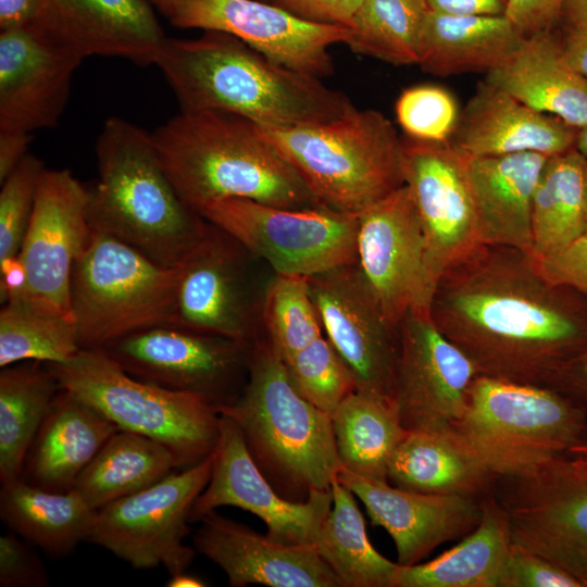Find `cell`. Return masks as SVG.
Returning a JSON list of instances; mask_svg holds the SVG:
<instances>
[{"mask_svg": "<svg viewBox=\"0 0 587 587\" xmlns=\"http://www.w3.org/2000/svg\"><path fill=\"white\" fill-rule=\"evenodd\" d=\"M429 316L479 375L551 388L587 346V297L548 280L515 248L480 245L450 266Z\"/></svg>", "mask_w": 587, "mask_h": 587, "instance_id": "1", "label": "cell"}, {"mask_svg": "<svg viewBox=\"0 0 587 587\" xmlns=\"http://www.w3.org/2000/svg\"><path fill=\"white\" fill-rule=\"evenodd\" d=\"M155 65L184 112L223 111L262 126L291 127L330 122L355 108L321 78L275 63L223 32L166 37Z\"/></svg>", "mask_w": 587, "mask_h": 587, "instance_id": "2", "label": "cell"}, {"mask_svg": "<svg viewBox=\"0 0 587 587\" xmlns=\"http://www.w3.org/2000/svg\"><path fill=\"white\" fill-rule=\"evenodd\" d=\"M152 138L175 190L198 214L209 202L230 198L289 209L321 205L255 123L245 117L180 111Z\"/></svg>", "mask_w": 587, "mask_h": 587, "instance_id": "3", "label": "cell"}, {"mask_svg": "<svg viewBox=\"0 0 587 587\" xmlns=\"http://www.w3.org/2000/svg\"><path fill=\"white\" fill-rule=\"evenodd\" d=\"M96 155L99 178L88 188L92 230L115 237L164 266L177 267L202 236L207 220L178 196L152 134L110 117L98 136Z\"/></svg>", "mask_w": 587, "mask_h": 587, "instance_id": "4", "label": "cell"}, {"mask_svg": "<svg viewBox=\"0 0 587 587\" xmlns=\"http://www.w3.org/2000/svg\"><path fill=\"white\" fill-rule=\"evenodd\" d=\"M218 412L236 423L260 471L290 501L330 489L342 469L332 416L301 395L266 335L252 345L242 392Z\"/></svg>", "mask_w": 587, "mask_h": 587, "instance_id": "5", "label": "cell"}, {"mask_svg": "<svg viewBox=\"0 0 587 587\" xmlns=\"http://www.w3.org/2000/svg\"><path fill=\"white\" fill-rule=\"evenodd\" d=\"M316 201L359 216L404 185L402 138L379 111L354 108L326 123L255 124Z\"/></svg>", "mask_w": 587, "mask_h": 587, "instance_id": "6", "label": "cell"}, {"mask_svg": "<svg viewBox=\"0 0 587 587\" xmlns=\"http://www.w3.org/2000/svg\"><path fill=\"white\" fill-rule=\"evenodd\" d=\"M451 428L499 479L570 452L587 433V411L553 388L478 375Z\"/></svg>", "mask_w": 587, "mask_h": 587, "instance_id": "7", "label": "cell"}, {"mask_svg": "<svg viewBox=\"0 0 587 587\" xmlns=\"http://www.w3.org/2000/svg\"><path fill=\"white\" fill-rule=\"evenodd\" d=\"M61 389L92 405L122 430L166 446L179 469L216 448L220 412L199 396L171 390L125 372L102 349H80L64 363H47Z\"/></svg>", "mask_w": 587, "mask_h": 587, "instance_id": "8", "label": "cell"}, {"mask_svg": "<svg viewBox=\"0 0 587 587\" xmlns=\"http://www.w3.org/2000/svg\"><path fill=\"white\" fill-rule=\"evenodd\" d=\"M178 268L164 266L110 235L92 230L71 277V313L82 349L173 324Z\"/></svg>", "mask_w": 587, "mask_h": 587, "instance_id": "9", "label": "cell"}, {"mask_svg": "<svg viewBox=\"0 0 587 587\" xmlns=\"http://www.w3.org/2000/svg\"><path fill=\"white\" fill-rule=\"evenodd\" d=\"M177 268L173 325L250 345L265 335L264 298L276 273L235 237L207 221Z\"/></svg>", "mask_w": 587, "mask_h": 587, "instance_id": "10", "label": "cell"}, {"mask_svg": "<svg viewBox=\"0 0 587 587\" xmlns=\"http://www.w3.org/2000/svg\"><path fill=\"white\" fill-rule=\"evenodd\" d=\"M495 496L513 546L541 555L587 587V454L566 452L500 477Z\"/></svg>", "mask_w": 587, "mask_h": 587, "instance_id": "11", "label": "cell"}, {"mask_svg": "<svg viewBox=\"0 0 587 587\" xmlns=\"http://www.w3.org/2000/svg\"><path fill=\"white\" fill-rule=\"evenodd\" d=\"M199 214L276 274L311 277L357 261L358 216L323 205L289 209L230 198L209 202Z\"/></svg>", "mask_w": 587, "mask_h": 587, "instance_id": "12", "label": "cell"}, {"mask_svg": "<svg viewBox=\"0 0 587 587\" xmlns=\"http://www.w3.org/2000/svg\"><path fill=\"white\" fill-rule=\"evenodd\" d=\"M213 453L150 487L97 510L88 537L134 569L163 566L170 576L187 571L196 550L184 544L189 515L207 487Z\"/></svg>", "mask_w": 587, "mask_h": 587, "instance_id": "13", "label": "cell"}, {"mask_svg": "<svg viewBox=\"0 0 587 587\" xmlns=\"http://www.w3.org/2000/svg\"><path fill=\"white\" fill-rule=\"evenodd\" d=\"M101 349L132 376L199 396L218 411L242 392L252 345L165 324L129 334Z\"/></svg>", "mask_w": 587, "mask_h": 587, "instance_id": "14", "label": "cell"}, {"mask_svg": "<svg viewBox=\"0 0 587 587\" xmlns=\"http://www.w3.org/2000/svg\"><path fill=\"white\" fill-rule=\"evenodd\" d=\"M88 203V188L70 170L45 168L18 253L25 283L10 301L72 319V270L92 236Z\"/></svg>", "mask_w": 587, "mask_h": 587, "instance_id": "15", "label": "cell"}, {"mask_svg": "<svg viewBox=\"0 0 587 587\" xmlns=\"http://www.w3.org/2000/svg\"><path fill=\"white\" fill-rule=\"evenodd\" d=\"M402 163L424 236V302L429 313L442 274L483 243L465 157L449 141L404 137Z\"/></svg>", "mask_w": 587, "mask_h": 587, "instance_id": "16", "label": "cell"}, {"mask_svg": "<svg viewBox=\"0 0 587 587\" xmlns=\"http://www.w3.org/2000/svg\"><path fill=\"white\" fill-rule=\"evenodd\" d=\"M308 282L323 334L349 367L355 390L391 400L400 326L386 319L357 261Z\"/></svg>", "mask_w": 587, "mask_h": 587, "instance_id": "17", "label": "cell"}, {"mask_svg": "<svg viewBox=\"0 0 587 587\" xmlns=\"http://www.w3.org/2000/svg\"><path fill=\"white\" fill-rule=\"evenodd\" d=\"M478 375L472 360L428 313L411 310L404 316L391 400L407 432L450 429L463 414Z\"/></svg>", "mask_w": 587, "mask_h": 587, "instance_id": "18", "label": "cell"}, {"mask_svg": "<svg viewBox=\"0 0 587 587\" xmlns=\"http://www.w3.org/2000/svg\"><path fill=\"white\" fill-rule=\"evenodd\" d=\"M168 21L229 34L275 63L321 79L334 72L329 47L349 37L348 26L309 22L261 0H183Z\"/></svg>", "mask_w": 587, "mask_h": 587, "instance_id": "19", "label": "cell"}, {"mask_svg": "<svg viewBox=\"0 0 587 587\" xmlns=\"http://www.w3.org/2000/svg\"><path fill=\"white\" fill-rule=\"evenodd\" d=\"M237 507L262 520L267 535L289 545H314L333 505L332 488L316 490L304 502L282 497L253 461L241 432L221 414L210 480L195 501L189 522H199L220 507Z\"/></svg>", "mask_w": 587, "mask_h": 587, "instance_id": "20", "label": "cell"}, {"mask_svg": "<svg viewBox=\"0 0 587 587\" xmlns=\"http://www.w3.org/2000/svg\"><path fill=\"white\" fill-rule=\"evenodd\" d=\"M358 218L357 263L386 319L399 327L411 310L428 313L425 242L409 187L402 185Z\"/></svg>", "mask_w": 587, "mask_h": 587, "instance_id": "21", "label": "cell"}, {"mask_svg": "<svg viewBox=\"0 0 587 587\" xmlns=\"http://www.w3.org/2000/svg\"><path fill=\"white\" fill-rule=\"evenodd\" d=\"M85 58L40 26L0 32V132L54 127Z\"/></svg>", "mask_w": 587, "mask_h": 587, "instance_id": "22", "label": "cell"}, {"mask_svg": "<svg viewBox=\"0 0 587 587\" xmlns=\"http://www.w3.org/2000/svg\"><path fill=\"white\" fill-rule=\"evenodd\" d=\"M336 478L361 500L372 523L390 535L400 565L419 563L438 546L462 539L480 522L482 499L407 490L345 469Z\"/></svg>", "mask_w": 587, "mask_h": 587, "instance_id": "23", "label": "cell"}, {"mask_svg": "<svg viewBox=\"0 0 587 587\" xmlns=\"http://www.w3.org/2000/svg\"><path fill=\"white\" fill-rule=\"evenodd\" d=\"M193 548L226 574L233 587H342L313 545H289L216 511L204 515Z\"/></svg>", "mask_w": 587, "mask_h": 587, "instance_id": "24", "label": "cell"}, {"mask_svg": "<svg viewBox=\"0 0 587 587\" xmlns=\"http://www.w3.org/2000/svg\"><path fill=\"white\" fill-rule=\"evenodd\" d=\"M577 132L485 80L460 113L449 142L465 157L523 152L553 157L575 148Z\"/></svg>", "mask_w": 587, "mask_h": 587, "instance_id": "25", "label": "cell"}, {"mask_svg": "<svg viewBox=\"0 0 587 587\" xmlns=\"http://www.w3.org/2000/svg\"><path fill=\"white\" fill-rule=\"evenodd\" d=\"M43 27L84 58H124L155 64L166 39L147 0H47Z\"/></svg>", "mask_w": 587, "mask_h": 587, "instance_id": "26", "label": "cell"}, {"mask_svg": "<svg viewBox=\"0 0 587 587\" xmlns=\"http://www.w3.org/2000/svg\"><path fill=\"white\" fill-rule=\"evenodd\" d=\"M548 158L534 152L465 157L483 245L515 248L532 255L533 198Z\"/></svg>", "mask_w": 587, "mask_h": 587, "instance_id": "27", "label": "cell"}, {"mask_svg": "<svg viewBox=\"0 0 587 587\" xmlns=\"http://www.w3.org/2000/svg\"><path fill=\"white\" fill-rule=\"evenodd\" d=\"M117 430L92 405L61 389L29 447L21 477L42 489L71 490L83 470Z\"/></svg>", "mask_w": 587, "mask_h": 587, "instance_id": "28", "label": "cell"}, {"mask_svg": "<svg viewBox=\"0 0 587 587\" xmlns=\"http://www.w3.org/2000/svg\"><path fill=\"white\" fill-rule=\"evenodd\" d=\"M485 80L577 129L587 125V78L571 66L550 30L525 37Z\"/></svg>", "mask_w": 587, "mask_h": 587, "instance_id": "29", "label": "cell"}, {"mask_svg": "<svg viewBox=\"0 0 587 587\" xmlns=\"http://www.w3.org/2000/svg\"><path fill=\"white\" fill-rule=\"evenodd\" d=\"M497 480L452 428L407 432L387 471V482L398 488L476 499L494 492Z\"/></svg>", "mask_w": 587, "mask_h": 587, "instance_id": "30", "label": "cell"}, {"mask_svg": "<svg viewBox=\"0 0 587 587\" xmlns=\"http://www.w3.org/2000/svg\"><path fill=\"white\" fill-rule=\"evenodd\" d=\"M511 548L508 515L491 492L474 530L426 563L398 564L391 587H500Z\"/></svg>", "mask_w": 587, "mask_h": 587, "instance_id": "31", "label": "cell"}, {"mask_svg": "<svg viewBox=\"0 0 587 587\" xmlns=\"http://www.w3.org/2000/svg\"><path fill=\"white\" fill-rule=\"evenodd\" d=\"M524 38L505 15L460 16L429 10L417 65L437 76L487 74L515 52Z\"/></svg>", "mask_w": 587, "mask_h": 587, "instance_id": "32", "label": "cell"}, {"mask_svg": "<svg viewBox=\"0 0 587 587\" xmlns=\"http://www.w3.org/2000/svg\"><path fill=\"white\" fill-rule=\"evenodd\" d=\"M96 513L74 488L51 491L22 477L1 485L2 521L53 559L66 558L88 540Z\"/></svg>", "mask_w": 587, "mask_h": 587, "instance_id": "33", "label": "cell"}, {"mask_svg": "<svg viewBox=\"0 0 587 587\" xmlns=\"http://www.w3.org/2000/svg\"><path fill=\"white\" fill-rule=\"evenodd\" d=\"M174 469H179V463L166 446L118 429L79 474L74 489L98 510L150 487Z\"/></svg>", "mask_w": 587, "mask_h": 587, "instance_id": "34", "label": "cell"}, {"mask_svg": "<svg viewBox=\"0 0 587 587\" xmlns=\"http://www.w3.org/2000/svg\"><path fill=\"white\" fill-rule=\"evenodd\" d=\"M60 390L47 363L28 360L1 367V485L21 478L29 447Z\"/></svg>", "mask_w": 587, "mask_h": 587, "instance_id": "35", "label": "cell"}, {"mask_svg": "<svg viewBox=\"0 0 587 587\" xmlns=\"http://www.w3.org/2000/svg\"><path fill=\"white\" fill-rule=\"evenodd\" d=\"M332 424L342 469L387 480L390 459L407 434L392 401L355 390L337 405Z\"/></svg>", "mask_w": 587, "mask_h": 587, "instance_id": "36", "label": "cell"}, {"mask_svg": "<svg viewBox=\"0 0 587 587\" xmlns=\"http://www.w3.org/2000/svg\"><path fill=\"white\" fill-rule=\"evenodd\" d=\"M586 158L576 148L549 157L537 183L532 207V255L549 257L587 230L584 208Z\"/></svg>", "mask_w": 587, "mask_h": 587, "instance_id": "37", "label": "cell"}, {"mask_svg": "<svg viewBox=\"0 0 587 587\" xmlns=\"http://www.w3.org/2000/svg\"><path fill=\"white\" fill-rule=\"evenodd\" d=\"M330 488L333 505L313 546L342 587H391L398 563L386 559L370 542L353 492L337 478Z\"/></svg>", "mask_w": 587, "mask_h": 587, "instance_id": "38", "label": "cell"}, {"mask_svg": "<svg viewBox=\"0 0 587 587\" xmlns=\"http://www.w3.org/2000/svg\"><path fill=\"white\" fill-rule=\"evenodd\" d=\"M428 11L426 0H363L348 25L346 45L394 65H417Z\"/></svg>", "mask_w": 587, "mask_h": 587, "instance_id": "39", "label": "cell"}, {"mask_svg": "<svg viewBox=\"0 0 587 587\" xmlns=\"http://www.w3.org/2000/svg\"><path fill=\"white\" fill-rule=\"evenodd\" d=\"M70 317L38 312L9 301L0 310V367L21 361L64 363L80 350Z\"/></svg>", "mask_w": 587, "mask_h": 587, "instance_id": "40", "label": "cell"}, {"mask_svg": "<svg viewBox=\"0 0 587 587\" xmlns=\"http://www.w3.org/2000/svg\"><path fill=\"white\" fill-rule=\"evenodd\" d=\"M263 326L284 361L324 335L308 277L274 275L264 298Z\"/></svg>", "mask_w": 587, "mask_h": 587, "instance_id": "41", "label": "cell"}, {"mask_svg": "<svg viewBox=\"0 0 587 587\" xmlns=\"http://www.w3.org/2000/svg\"><path fill=\"white\" fill-rule=\"evenodd\" d=\"M285 363L301 395L330 416L337 405L355 391L349 367L324 335Z\"/></svg>", "mask_w": 587, "mask_h": 587, "instance_id": "42", "label": "cell"}, {"mask_svg": "<svg viewBox=\"0 0 587 587\" xmlns=\"http://www.w3.org/2000/svg\"><path fill=\"white\" fill-rule=\"evenodd\" d=\"M45 168L41 160L27 153L1 183L0 265L21 251Z\"/></svg>", "mask_w": 587, "mask_h": 587, "instance_id": "43", "label": "cell"}, {"mask_svg": "<svg viewBox=\"0 0 587 587\" xmlns=\"http://www.w3.org/2000/svg\"><path fill=\"white\" fill-rule=\"evenodd\" d=\"M396 116L407 137L448 142L454 134L460 114L450 91L435 85H419L399 96Z\"/></svg>", "mask_w": 587, "mask_h": 587, "instance_id": "44", "label": "cell"}, {"mask_svg": "<svg viewBox=\"0 0 587 587\" xmlns=\"http://www.w3.org/2000/svg\"><path fill=\"white\" fill-rule=\"evenodd\" d=\"M500 587H584L548 559L512 545Z\"/></svg>", "mask_w": 587, "mask_h": 587, "instance_id": "45", "label": "cell"}, {"mask_svg": "<svg viewBox=\"0 0 587 587\" xmlns=\"http://www.w3.org/2000/svg\"><path fill=\"white\" fill-rule=\"evenodd\" d=\"M34 545L17 534L0 537V586L46 587L49 578Z\"/></svg>", "mask_w": 587, "mask_h": 587, "instance_id": "46", "label": "cell"}, {"mask_svg": "<svg viewBox=\"0 0 587 587\" xmlns=\"http://www.w3.org/2000/svg\"><path fill=\"white\" fill-rule=\"evenodd\" d=\"M536 261L548 280L587 297V230L560 251Z\"/></svg>", "mask_w": 587, "mask_h": 587, "instance_id": "47", "label": "cell"}, {"mask_svg": "<svg viewBox=\"0 0 587 587\" xmlns=\"http://www.w3.org/2000/svg\"><path fill=\"white\" fill-rule=\"evenodd\" d=\"M363 0H271L309 22L348 26Z\"/></svg>", "mask_w": 587, "mask_h": 587, "instance_id": "48", "label": "cell"}, {"mask_svg": "<svg viewBox=\"0 0 587 587\" xmlns=\"http://www.w3.org/2000/svg\"><path fill=\"white\" fill-rule=\"evenodd\" d=\"M564 0H508L505 16L525 36L550 30Z\"/></svg>", "mask_w": 587, "mask_h": 587, "instance_id": "49", "label": "cell"}, {"mask_svg": "<svg viewBox=\"0 0 587 587\" xmlns=\"http://www.w3.org/2000/svg\"><path fill=\"white\" fill-rule=\"evenodd\" d=\"M551 388L570 397L587 411V346L564 366Z\"/></svg>", "mask_w": 587, "mask_h": 587, "instance_id": "50", "label": "cell"}, {"mask_svg": "<svg viewBox=\"0 0 587 587\" xmlns=\"http://www.w3.org/2000/svg\"><path fill=\"white\" fill-rule=\"evenodd\" d=\"M46 8L47 0H0V32L37 24Z\"/></svg>", "mask_w": 587, "mask_h": 587, "instance_id": "51", "label": "cell"}, {"mask_svg": "<svg viewBox=\"0 0 587 587\" xmlns=\"http://www.w3.org/2000/svg\"><path fill=\"white\" fill-rule=\"evenodd\" d=\"M433 12L460 15H505L508 0H426Z\"/></svg>", "mask_w": 587, "mask_h": 587, "instance_id": "52", "label": "cell"}, {"mask_svg": "<svg viewBox=\"0 0 587 587\" xmlns=\"http://www.w3.org/2000/svg\"><path fill=\"white\" fill-rule=\"evenodd\" d=\"M30 134L0 132V183L17 166L28 153Z\"/></svg>", "mask_w": 587, "mask_h": 587, "instance_id": "53", "label": "cell"}, {"mask_svg": "<svg viewBox=\"0 0 587 587\" xmlns=\"http://www.w3.org/2000/svg\"><path fill=\"white\" fill-rule=\"evenodd\" d=\"M562 47L571 66L587 78V35L569 32Z\"/></svg>", "mask_w": 587, "mask_h": 587, "instance_id": "54", "label": "cell"}, {"mask_svg": "<svg viewBox=\"0 0 587 587\" xmlns=\"http://www.w3.org/2000/svg\"><path fill=\"white\" fill-rule=\"evenodd\" d=\"M561 18L569 32L587 35V0H564Z\"/></svg>", "mask_w": 587, "mask_h": 587, "instance_id": "55", "label": "cell"}, {"mask_svg": "<svg viewBox=\"0 0 587 587\" xmlns=\"http://www.w3.org/2000/svg\"><path fill=\"white\" fill-rule=\"evenodd\" d=\"M166 586L168 587H203L205 582L186 571L171 575Z\"/></svg>", "mask_w": 587, "mask_h": 587, "instance_id": "56", "label": "cell"}, {"mask_svg": "<svg viewBox=\"0 0 587 587\" xmlns=\"http://www.w3.org/2000/svg\"><path fill=\"white\" fill-rule=\"evenodd\" d=\"M182 1L183 0H151L158 10L167 18Z\"/></svg>", "mask_w": 587, "mask_h": 587, "instance_id": "57", "label": "cell"}, {"mask_svg": "<svg viewBox=\"0 0 587 587\" xmlns=\"http://www.w3.org/2000/svg\"><path fill=\"white\" fill-rule=\"evenodd\" d=\"M575 148L587 159V125L578 129Z\"/></svg>", "mask_w": 587, "mask_h": 587, "instance_id": "58", "label": "cell"}, {"mask_svg": "<svg viewBox=\"0 0 587 587\" xmlns=\"http://www.w3.org/2000/svg\"><path fill=\"white\" fill-rule=\"evenodd\" d=\"M570 452L587 454V433L584 439L578 445H576Z\"/></svg>", "mask_w": 587, "mask_h": 587, "instance_id": "59", "label": "cell"}, {"mask_svg": "<svg viewBox=\"0 0 587 587\" xmlns=\"http://www.w3.org/2000/svg\"><path fill=\"white\" fill-rule=\"evenodd\" d=\"M584 208H585V215L587 220V159L585 162V174H584Z\"/></svg>", "mask_w": 587, "mask_h": 587, "instance_id": "60", "label": "cell"}, {"mask_svg": "<svg viewBox=\"0 0 587 587\" xmlns=\"http://www.w3.org/2000/svg\"><path fill=\"white\" fill-rule=\"evenodd\" d=\"M261 1H265V2H270V3H271V0H261Z\"/></svg>", "mask_w": 587, "mask_h": 587, "instance_id": "61", "label": "cell"}]
</instances>
